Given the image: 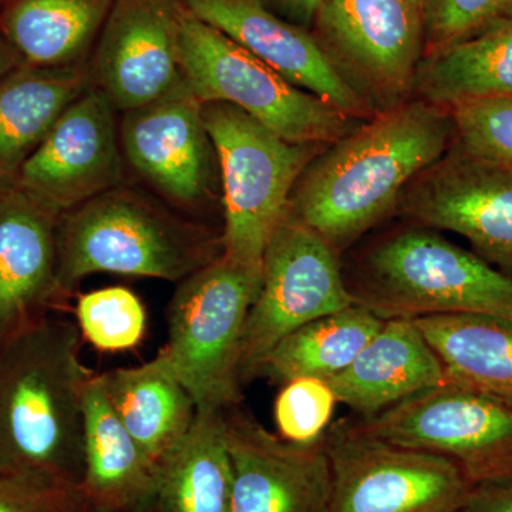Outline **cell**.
<instances>
[{
    "label": "cell",
    "instance_id": "6da1fadb",
    "mask_svg": "<svg viewBox=\"0 0 512 512\" xmlns=\"http://www.w3.org/2000/svg\"><path fill=\"white\" fill-rule=\"evenodd\" d=\"M456 138L450 109L412 99L323 148L293 188L288 215L336 254L397 211L414 178Z\"/></svg>",
    "mask_w": 512,
    "mask_h": 512
},
{
    "label": "cell",
    "instance_id": "7a4b0ae2",
    "mask_svg": "<svg viewBox=\"0 0 512 512\" xmlns=\"http://www.w3.org/2000/svg\"><path fill=\"white\" fill-rule=\"evenodd\" d=\"M72 320L46 316L0 348V474L80 487L83 392L94 375Z\"/></svg>",
    "mask_w": 512,
    "mask_h": 512
},
{
    "label": "cell",
    "instance_id": "3957f363",
    "mask_svg": "<svg viewBox=\"0 0 512 512\" xmlns=\"http://www.w3.org/2000/svg\"><path fill=\"white\" fill-rule=\"evenodd\" d=\"M56 239L57 276L69 299L90 275L178 284L222 255L221 235L121 185L60 214Z\"/></svg>",
    "mask_w": 512,
    "mask_h": 512
},
{
    "label": "cell",
    "instance_id": "277c9868",
    "mask_svg": "<svg viewBox=\"0 0 512 512\" xmlns=\"http://www.w3.org/2000/svg\"><path fill=\"white\" fill-rule=\"evenodd\" d=\"M348 286L356 303L383 320L456 313L512 319V275L420 225L370 245Z\"/></svg>",
    "mask_w": 512,
    "mask_h": 512
},
{
    "label": "cell",
    "instance_id": "5b68a950",
    "mask_svg": "<svg viewBox=\"0 0 512 512\" xmlns=\"http://www.w3.org/2000/svg\"><path fill=\"white\" fill-rule=\"evenodd\" d=\"M202 114L221 171L222 255L262 274L266 247L288 214L293 188L328 146L286 141L231 104H202Z\"/></svg>",
    "mask_w": 512,
    "mask_h": 512
},
{
    "label": "cell",
    "instance_id": "8992f818",
    "mask_svg": "<svg viewBox=\"0 0 512 512\" xmlns=\"http://www.w3.org/2000/svg\"><path fill=\"white\" fill-rule=\"evenodd\" d=\"M178 59L184 83L202 104H231L291 143L330 146L365 123L288 82L184 8L178 16Z\"/></svg>",
    "mask_w": 512,
    "mask_h": 512
},
{
    "label": "cell",
    "instance_id": "52a82bcc",
    "mask_svg": "<svg viewBox=\"0 0 512 512\" xmlns=\"http://www.w3.org/2000/svg\"><path fill=\"white\" fill-rule=\"evenodd\" d=\"M261 276L221 255L178 282L161 352L198 412L221 413L241 403L239 352Z\"/></svg>",
    "mask_w": 512,
    "mask_h": 512
},
{
    "label": "cell",
    "instance_id": "ba28073f",
    "mask_svg": "<svg viewBox=\"0 0 512 512\" xmlns=\"http://www.w3.org/2000/svg\"><path fill=\"white\" fill-rule=\"evenodd\" d=\"M332 487L328 512H460L474 487L450 458L396 446L355 421L323 434Z\"/></svg>",
    "mask_w": 512,
    "mask_h": 512
},
{
    "label": "cell",
    "instance_id": "9c48e42d",
    "mask_svg": "<svg viewBox=\"0 0 512 512\" xmlns=\"http://www.w3.org/2000/svg\"><path fill=\"white\" fill-rule=\"evenodd\" d=\"M353 421L387 443L450 458L474 488L512 484V404L490 394L447 382Z\"/></svg>",
    "mask_w": 512,
    "mask_h": 512
},
{
    "label": "cell",
    "instance_id": "30bf717a",
    "mask_svg": "<svg viewBox=\"0 0 512 512\" xmlns=\"http://www.w3.org/2000/svg\"><path fill=\"white\" fill-rule=\"evenodd\" d=\"M353 303L339 255L286 214L266 247L261 286L242 333L241 382L259 376L266 357L293 330Z\"/></svg>",
    "mask_w": 512,
    "mask_h": 512
},
{
    "label": "cell",
    "instance_id": "8fae6325",
    "mask_svg": "<svg viewBox=\"0 0 512 512\" xmlns=\"http://www.w3.org/2000/svg\"><path fill=\"white\" fill-rule=\"evenodd\" d=\"M313 28L340 76L377 114L413 99L424 37L409 0H322Z\"/></svg>",
    "mask_w": 512,
    "mask_h": 512
},
{
    "label": "cell",
    "instance_id": "7c38bea8",
    "mask_svg": "<svg viewBox=\"0 0 512 512\" xmlns=\"http://www.w3.org/2000/svg\"><path fill=\"white\" fill-rule=\"evenodd\" d=\"M397 211L414 225L461 235L474 254L512 275V167L453 143L404 190Z\"/></svg>",
    "mask_w": 512,
    "mask_h": 512
},
{
    "label": "cell",
    "instance_id": "4fadbf2b",
    "mask_svg": "<svg viewBox=\"0 0 512 512\" xmlns=\"http://www.w3.org/2000/svg\"><path fill=\"white\" fill-rule=\"evenodd\" d=\"M116 111L106 94L87 87L22 165L15 184L57 214L120 187L124 154Z\"/></svg>",
    "mask_w": 512,
    "mask_h": 512
},
{
    "label": "cell",
    "instance_id": "5bb4252c",
    "mask_svg": "<svg viewBox=\"0 0 512 512\" xmlns=\"http://www.w3.org/2000/svg\"><path fill=\"white\" fill-rule=\"evenodd\" d=\"M232 464L229 512H328L332 476L322 439L289 443L247 410L221 412Z\"/></svg>",
    "mask_w": 512,
    "mask_h": 512
},
{
    "label": "cell",
    "instance_id": "9a60e30c",
    "mask_svg": "<svg viewBox=\"0 0 512 512\" xmlns=\"http://www.w3.org/2000/svg\"><path fill=\"white\" fill-rule=\"evenodd\" d=\"M120 141L131 167L165 200L194 208L208 197L217 154L202 103L184 82L161 99L126 111Z\"/></svg>",
    "mask_w": 512,
    "mask_h": 512
},
{
    "label": "cell",
    "instance_id": "2e32d148",
    "mask_svg": "<svg viewBox=\"0 0 512 512\" xmlns=\"http://www.w3.org/2000/svg\"><path fill=\"white\" fill-rule=\"evenodd\" d=\"M178 16L173 0H119L114 6L87 73L117 110L140 109L184 82Z\"/></svg>",
    "mask_w": 512,
    "mask_h": 512
},
{
    "label": "cell",
    "instance_id": "e0dca14e",
    "mask_svg": "<svg viewBox=\"0 0 512 512\" xmlns=\"http://www.w3.org/2000/svg\"><path fill=\"white\" fill-rule=\"evenodd\" d=\"M183 5L194 18L220 30L288 82L346 116L360 121L376 116L343 80L312 32L286 22L259 0H183Z\"/></svg>",
    "mask_w": 512,
    "mask_h": 512
},
{
    "label": "cell",
    "instance_id": "ac0fdd59",
    "mask_svg": "<svg viewBox=\"0 0 512 512\" xmlns=\"http://www.w3.org/2000/svg\"><path fill=\"white\" fill-rule=\"evenodd\" d=\"M59 217L18 185L0 187V348L67 306L57 276Z\"/></svg>",
    "mask_w": 512,
    "mask_h": 512
},
{
    "label": "cell",
    "instance_id": "d6986e66",
    "mask_svg": "<svg viewBox=\"0 0 512 512\" xmlns=\"http://www.w3.org/2000/svg\"><path fill=\"white\" fill-rule=\"evenodd\" d=\"M328 383L338 402L359 417H372L447 383V376L416 320L389 319L352 365Z\"/></svg>",
    "mask_w": 512,
    "mask_h": 512
},
{
    "label": "cell",
    "instance_id": "ffe728a7",
    "mask_svg": "<svg viewBox=\"0 0 512 512\" xmlns=\"http://www.w3.org/2000/svg\"><path fill=\"white\" fill-rule=\"evenodd\" d=\"M84 468L80 490L92 507L107 512H143L153 504L156 467L114 412L103 373L83 392Z\"/></svg>",
    "mask_w": 512,
    "mask_h": 512
},
{
    "label": "cell",
    "instance_id": "44dd1931",
    "mask_svg": "<svg viewBox=\"0 0 512 512\" xmlns=\"http://www.w3.org/2000/svg\"><path fill=\"white\" fill-rule=\"evenodd\" d=\"M90 86L80 66L25 64L0 80V187L16 183L22 165Z\"/></svg>",
    "mask_w": 512,
    "mask_h": 512
},
{
    "label": "cell",
    "instance_id": "7402d4cb",
    "mask_svg": "<svg viewBox=\"0 0 512 512\" xmlns=\"http://www.w3.org/2000/svg\"><path fill=\"white\" fill-rule=\"evenodd\" d=\"M103 379L114 412L156 467L194 423L191 394L161 350L143 365L111 370Z\"/></svg>",
    "mask_w": 512,
    "mask_h": 512
},
{
    "label": "cell",
    "instance_id": "603a6c76",
    "mask_svg": "<svg viewBox=\"0 0 512 512\" xmlns=\"http://www.w3.org/2000/svg\"><path fill=\"white\" fill-rule=\"evenodd\" d=\"M232 464L221 413L198 412L183 440L156 466V512H229Z\"/></svg>",
    "mask_w": 512,
    "mask_h": 512
},
{
    "label": "cell",
    "instance_id": "cb8c5ba5",
    "mask_svg": "<svg viewBox=\"0 0 512 512\" xmlns=\"http://www.w3.org/2000/svg\"><path fill=\"white\" fill-rule=\"evenodd\" d=\"M413 99L447 109L480 100H512V23L424 56Z\"/></svg>",
    "mask_w": 512,
    "mask_h": 512
},
{
    "label": "cell",
    "instance_id": "d4e9b609",
    "mask_svg": "<svg viewBox=\"0 0 512 512\" xmlns=\"http://www.w3.org/2000/svg\"><path fill=\"white\" fill-rule=\"evenodd\" d=\"M414 320L443 362L447 382L512 404V319L456 313Z\"/></svg>",
    "mask_w": 512,
    "mask_h": 512
},
{
    "label": "cell",
    "instance_id": "484cf974",
    "mask_svg": "<svg viewBox=\"0 0 512 512\" xmlns=\"http://www.w3.org/2000/svg\"><path fill=\"white\" fill-rule=\"evenodd\" d=\"M383 323L359 303L312 320L272 349L259 376L281 384L301 377L332 379L352 365Z\"/></svg>",
    "mask_w": 512,
    "mask_h": 512
},
{
    "label": "cell",
    "instance_id": "4316f807",
    "mask_svg": "<svg viewBox=\"0 0 512 512\" xmlns=\"http://www.w3.org/2000/svg\"><path fill=\"white\" fill-rule=\"evenodd\" d=\"M109 6L110 0H18L3 25L28 66H79Z\"/></svg>",
    "mask_w": 512,
    "mask_h": 512
},
{
    "label": "cell",
    "instance_id": "83f0119b",
    "mask_svg": "<svg viewBox=\"0 0 512 512\" xmlns=\"http://www.w3.org/2000/svg\"><path fill=\"white\" fill-rule=\"evenodd\" d=\"M82 338L104 353L137 348L147 330L146 306L124 286L83 293L76 305Z\"/></svg>",
    "mask_w": 512,
    "mask_h": 512
},
{
    "label": "cell",
    "instance_id": "f1b7e54d",
    "mask_svg": "<svg viewBox=\"0 0 512 512\" xmlns=\"http://www.w3.org/2000/svg\"><path fill=\"white\" fill-rule=\"evenodd\" d=\"M420 13L427 56L512 23V0H424Z\"/></svg>",
    "mask_w": 512,
    "mask_h": 512
},
{
    "label": "cell",
    "instance_id": "f546056e",
    "mask_svg": "<svg viewBox=\"0 0 512 512\" xmlns=\"http://www.w3.org/2000/svg\"><path fill=\"white\" fill-rule=\"evenodd\" d=\"M338 403L328 380L301 377L282 384L276 396L274 416L282 439L311 444L329 429Z\"/></svg>",
    "mask_w": 512,
    "mask_h": 512
},
{
    "label": "cell",
    "instance_id": "4dcf8cb0",
    "mask_svg": "<svg viewBox=\"0 0 512 512\" xmlns=\"http://www.w3.org/2000/svg\"><path fill=\"white\" fill-rule=\"evenodd\" d=\"M454 144L468 156L512 167V100L493 99L450 109Z\"/></svg>",
    "mask_w": 512,
    "mask_h": 512
},
{
    "label": "cell",
    "instance_id": "1f68e13d",
    "mask_svg": "<svg viewBox=\"0 0 512 512\" xmlns=\"http://www.w3.org/2000/svg\"><path fill=\"white\" fill-rule=\"evenodd\" d=\"M80 487L0 474V512H86Z\"/></svg>",
    "mask_w": 512,
    "mask_h": 512
},
{
    "label": "cell",
    "instance_id": "d6a6232c",
    "mask_svg": "<svg viewBox=\"0 0 512 512\" xmlns=\"http://www.w3.org/2000/svg\"><path fill=\"white\" fill-rule=\"evenodd\" d=\"M460 512H512V484L474 488Z\"/></svg>",
    "mask_w": 512,
    "mask_h": 512
},
{
    "label": "cell",
    "instance_id": "836d02e7",
    "mask_svg": "<svg viewBox=\"0 0 512 512\" xmlns=\"http://www.w3.org/2000/svg\"><path fill=\"white\" fill-rule=\"evenodd\" d=\"M275 15L281 16L286 22L299 28L309 30L313 28L316 15L322 0H259Z\"/></svg>",
    "mask_w": 512,
    "mask_h": 512
},
{
    "label": "cell",
    "instance_id": "e575fe53",
    "mask_svg": "<svg viewBox=\"0 0 512 512\" xmlns=\"http://www.w3.org/2000/svg\"><path fill=\"white\" fill-rule=\"evenodd\" d=\"M16 64H18L16 53L0 43V80L5 79L13 70L18 69Z\"/></svg>",
    "mask_w": 512,
    "mask_h": 512
},
{
    "label": "cell",
    "instance_id": "d590c367",
    "mask_svg": "<svg viewBox=\"0 0 512 512\" xmlns=\"http://www.w3.org/2000/svg\"><path fill=\"white\" fill-rule=\"evenodd\" d=\"M412 5L416 6V8H421V5H423L424 0H409Z\"/></svg>",
    "mask_w": 512,
    "mask_h": 512
},
{
    "label": "cell",
    "instance_id": "8d00e7d4",
    "mask_svg": "<svg viewBox=\"0 0 512 512\" xmlns=\"http://www.w3.org/2000/svg\"><path fill=\"white\" fill-rule=\"evenodd\" d=\"M92 512H97V511H92Z\"/></svg>",
    "mask_w": 512,
    "mask_h": 512
}]
</instances>
